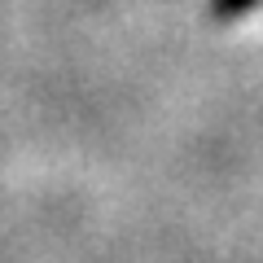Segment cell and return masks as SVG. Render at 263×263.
Returning a JSON list of instances; mask_svg holds the SVG:
<instances>
[{"mask_svg":"<svg viewBox=\"0 0 263 263\" xmlns=\"http://www.w3.org/2000/svg\"><path fill=\"white\" fill-rule=\"evenodd\" d=\"M254 9H263V0H206V18L211 22H241Z\"/></svg>","mask_w":263,"mask_h":263,"instance_id":"obj_1","label":"cell"}]
</instances>
